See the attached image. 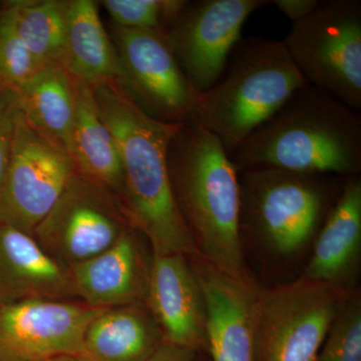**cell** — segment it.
Listing matches in <instances>:
<instances>
[{
	"instance_id": "1",
	"label": "cell",
	"mask_w": 361,
	"mask_h": 361,
	"mask_svg": "<svg viewBox=\"0 0 361 361\" xmlns=\"http://www.w3.org/2000/svg\"><path fill=\"white\" fill-rule=\"evenodd\" d=\"M92 90L120 151L121 204L130 225L148 240L153 255L198 256L176 201L169 170V148L183 123L152 118L118 82H104Z\"/></svg>"
},
{
	"instance_id": "2",
	"label": "cell",
	"mask_w": 361,
	"mask_h": 361,
	"mask_svg": "<svg viewBox=\"0 0 361 361\" xmlns=\"http://www.w3.org/2000/svg\"><path fill=\"white\" fill-rule=\"evenodd\" d=\"M229 157L238 172L269 168L355 177L361 172L360 115L307 84Z\"/></svg>"
},
{
	"instance_id": "3",
	"label": "cell",
	"mask_w": 361,
	"mask_h": 361,
	"mask_svg": "<svg viewBox=\"0 0 361 361\" xmlns=\"http://www.w3.org/2000/svg\"><path fill=\"white\" fill-rule=\"evenodd\" d=\"M176 201L202 260L220 272L253 279L242 250L239 172L219 140L183 123L169 148Z\"/></svg>"
},
{
	"instance_id": "4",
	"label": "cell",
	"mask_w": 361,
	"mask_h": 361,
	"mask_svg": "<svg viewBox=\"0 0 361 361\" xmlns=\"http://www.w3.org/2000/svg\"><path fill=\"white\" fill-rule=\"evenodd\" d=\"M306 85L283 42L241 39L222 77L199 94L189 123L215 135L230 156Z\"/></svg>"
},
{
	"instance_id": "5",
	"label": "cell",
	"mask_w": 361,
	"mask_h": 361,
	"mask_svg": "<svg viewBox=\"0 0 361 361\" xmlns=\"http://www.w3.org/2000/svg\"><path fill=\"white\" fill-rule=\"evenodd\" d=\"M346 180L278 169L240 171L241 229L257 233L281 253H293L322 228Z\"/></svg>"
},
{
	"instance_id": "6",
	"label": "cell",
	"mask_w": 361,
	"mask_h": 361,
	"mask_svg": "<svg viewBox=\"0 0 361 361\" xmlns=\"http://www.w3.org/2000/svg\"><path fill=\"white\" fill-rule=\"evenodd\" d=\"M348 292L302 276L260 289L253 307L255 361H315Z\"/></svg>"
},
{
	"instance_id": "7",
	"label": "cell",
	"mask_w": 361,
	"mask_h": 361,
	"mask_svg": "<svg viewBox=\"0 0 361 361\" xmlns=\"http://www.w3.org/2000/svg\"><path fill=\"white\" fill-rule=\"evenodd\" d=\"M282 42L307 84L360 110V0H320Z\"/></svg>"
},
{
	"instance_id": "8",
	"label": "cell",
	"mask_w": 361,
	"mask_h": 361,
	"mask_svg": "<svg viewBox=\"0 0 361 361\" xmlns=\"http://www.w3.org/2000/svg\"><path fill=\"white\" fill-rule=\"evenodd\" d=\"M130 227L120 201L75 172L32 237L68 270L110 248Z\"/></svg>"
},
{
	"instance_id": "9",
	"label": "cell",
	"mask_w": 361,
	"mask_h": 361,
	"mask_svg": "<svg viewBox=\"0 0 361 361\" xmlns=\"http://www.w3.org/2000/svg\"><path fill=\"white\" fill-rule=\"evenodd\" d=\"M75 172L65 149L39 134L20 109L0 194V222L32 236Z\"/></svg>"
},
{
	"instance_id": "10",
	"label": "cell",
	"mask_w": 361,
	"mask_h": 361,
	"mask_svg": "<svg viewBox=\"0 0 361 361\" xmlns=\"http://www.w3.org/2000/svg\"><path fill=\"white\" fill-rule=\"evenodd\" d=\"M271 0L186 1L165 35L180 70L197 92H206L224 73L252 13Z\"/></svg>"
},
{
	"instance_id": "11",
	"label": "cell",
	"mask_w": 361,
	"mask_h": 361,
	"mask_svg": "<svg viewBox=\"0 0 361 361\" xmlns=\"http://www.w3.org/2000/svg\"><path fill=\"white\" fill-rule=\"evenodd\" d=\"M123 71L121 85L145 113L161 122L186 123L199 92L180 70L165 32L113 26Z\"/></svg>"
},
{
	"instance_id": "12",
	"label": "cell",
	"mask_w": 361,
	"mask_h": 361,
	"mask_svg": "<svg viewBox=\"0 0 361 361\" xmlns=\"http://www.w3.org/2000/svg\"><path fill=\"white\" fill-rule=\"evenodd\" d=\"M103 310L73 300L0 303V361H45L85 353V331Z\"/></svg>"
},
{
	"instance_id": "13",
	"label": "cell",
	"mask_w": 361,
	"mask_h": 361,
	"mask_svg": "<svg viewBox=\"0 0 361 361\" xmlns=\"http://www.w3.org/2000/svg\"><path fill=\"white\" fill-rule=\"evenodd\" d=\"M145 304L164 341L197 353L208 350L205 299L188 256L153 255Z\"/></svg>"
},
{
	"instance_id": "14",
	"label": "cell",
	"mask_w": 361,
	"mask_h": 361,
	"mask_svg": "<svg viewBox=\"0 0 361 361\" xmlns=\"http://www.w3.org/2000/svg\"><path fill=\"white\" fill-rule=\"evenodd\" d=\"M189 258L205 299L207 348L213 361H255L253 307L259 288L254 280L220 272L199 256Z\"/></svg>"
},
{
	"instance_id": "15",
	"label": "cell",
	"mask_w": 361,
	"mask_h": 361,
	"mask_svg": "<svg viewBox=\"0 0 361 361\" xmlns=\"http://www.w3.org/2000/svg\"><path fill=\"white\" fill-rule=\"evenodd\" d=\"M135 231L130 227L110 248L68 269L75 293L85 304L109 310L145 303L151 261Z\"/></svg>"
},
{
	"instance_id": "16",
	"label": "cell",
	"mask_w": 361,
	"mask_h": 361,
	"mask_svg": "<svg viewBox=\"0 0 361 361\" xmlns=\"http://www.w3.org/2000/svg\"><path fill=\"white\" fill-rule=\"evenodd\" d=\"M70 271L32 235L0 222V303L77 298Z\"/></svg>"
},
{
	"instance_id": "17",
	"label": "cell",
	"mask_w": 361,
	"mask_h": 361,
	"mask_svg": "<svg viewBox=\"0 0 361 361\" xmlns=\"http://www.w3.org/2000/svg\"><path fill=\"white\" fill-rule=\"evenodd\" d=\"M73 82L75 113L68 154L78 174L116 195L121 203L123 173L118 145L102 118L92 87L80 80Z\"/></svg>"
},
{
	"instance_id": "18",
	"label": "cell",
	"mask_w": 361,
	"mask_h": 361,
	"mask_svg": "<svg viewBox=\"0 0 361 361\" xmlns=\"http://www.w3.org/2000/svg\"><path fill=\"white\" fill-rule=\"evenodd\" d=\"M360 246L361 180L355 176L346 180L323 222L304 276L341 286L357 260Z\"/></svg>"
},
{
	"instance_id": "19",
	"label": "cell",
	"mask_w": 361,
	"mask_h": 361,
	"mask_svg": "<svg viewBox=\"0 0 361 361\" xmlns=\"http://www.w3.org/2000/svg\"><path fill=\"white\" fill-rule=\"evenodd\" d=\"M61 66L73 80L90 87L109 82L122 84L118 51L102 23L96 1H68Z\"/></svg>"
},
{
	"instance_id": "20",
	"label": "cell",
	"mask_w": 361,
	"mask_h": 361,
	"mask_svg": "<svg viewBox=\"0 0 361 361\" xmlns=\"http://www.w3.org/2000/svg\"><path fill=\"white\" fill-rule=\"evenodd\" d=\"M144 302L109 308L90 323L85 353L97 361H147L164 343Z\"/></svg>"
},
{
	"instance_id": "21",
	"label": "cell",
	"mask_w": 361,
	"mask_h": 361,
	"mask_svg": "<svg viewBox=\"0 0 361 361\" xmlns=\"http://www.w3.org/2000/svg\"><path fill=\"white\" fill-rule=\"evenodd\" d=\"M26 121L68 153L75 113V82L61 65L44 66L16 89Z\"/></svg>"
},
{
	"instance_id": "22",
	"label": "cell",
	"mask_w": 361,
	"mask_h": 361,
	"mask_svg": "<svg viewBox=\"0 0 361 361\" xmlns=\"http://www.w3.org/2000/svg\"><path fill=\"white\" fill-rule=\"evenodd\" d=\"M68 4L63 0H20L4 9L23 44L44 66L63 63Z\"/></svg>"
},
{
	"instance_id": "23",
	"label": "cell",
	"mask_w": 361,
	"mask_h": 361,
	"mask_svg": "<svg viewBox=\"0 0 361 361\" xmlns=\"http://www.w3.org/2000/svg\"><path fill=\"white\" fill-rule=\"evenodd\" d=\"M315 361H361V300L348 294Z\"/></svg>"
},
{
	"instance_id": "24",
	"label": "cell",
	"mask_w": 361,
	"mask_h": 361,
	"mask_svg": "<svg viewBox=\"0 0 361 361\" xmlns=\"http://www.w3.org/2000/svg\"><path fill=\"white\" fill-rule=\"evenodd\" d=\"M103 6L116 26L129 30L166 32L184 0H104Z\"/></svg>"
},
{
	"instance_id": "25",
	"label": "cell",
	"mask_w": 361,
	"mask_h": 361,
	"mask_svg": "<svg viewBox=\"0 0 361 361\" xmlns=\"http://www.w3.org/2000/svg\"><path fill=\"white\" fill-rule=\"evenodd\" d=\"M14 30L11 20L0 13V85L18 89L44 68Z\"/></svg>"
},
{
	"instance_id": "26",
	"label": "cell",
	"mask_w": 361,
	"mask_h": 361,
	"mask_svg": "<svg viewBox=\"0 0 361 361\" xmlns=\"http://www.w3.org/2000/svg\"><path fill=\"white\" fill-rule=\"evenodd\" d=\"M18 111L20 104L16 90L0 85V194L11 161L14 128Z\"/></svg>"
},
{
	"instance_id": "27",
	"label": "cell",
	"mask_w": 361,
	"mask_h": 361,
	"mask_svg": "<svg viewBox=\"0 0 361 361\" xmlns=\"http://www.w3.org/2000/svg\"><path fill=\"white\" fill-rule=\"evenodd\" d=\"M319 4L320 0H271V4L292 23L310 16Z\"/></svg>"
},
{
	"instance_id": "28",
	"label": "cell",
	"mask_w": 361,
	"mask_h": 361,
	"mask_svg": "<svg viewBox=\"0 0 361 361\" xmlns=\"http://www.w3.org/2000/svg\"><path fill=\"white\" fill-rule=\"evenodd\" d=\"M197 351L164 342L147 361H196Z\"/></svg>"
},
{
	"instance_id": "29",
	"label": "cell",
	"mask_w": 361,
	"mask_h": 361,
	"mask_svg": "<svg viewBox=\"0 0 361 361\" xmlns=\"http://www.w3.org/2000/svg\"><path fill=\"white\" fill-rule=\"evenodd\" d=\"M45 361H97L94 358L90 357L85 353H70V355H61L54 356Z\"/></svg>"
}]
</instances>
